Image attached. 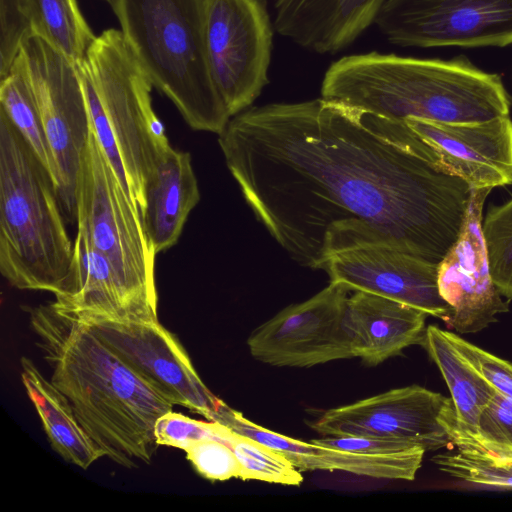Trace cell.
Instances as JSON below:
<instances>
[{
  "instance_id": "obj_28",
  "label": "cell",
  "mask_w": 512,
  "mask_h": 512,
  "mask_svg": "<svg viewBox=\"0 0 512 512\" xmlns=\"http://www.w3.org/2000/svg\"><path fill=\"white\" fill-rule=\"evenodd\" d=\"M477 446L463 453L492 460H512V398L495 392L477 421Z\"/></svg>"
},
{
  "instance_id": "obj_29",
  "label": "cell",
  "mask_w": 512,
  "mask_h": 512,
  "mask_svg": "<svg viewBox=\"0 0 512 512\" xmlns=\"http://www.w3.org/2000/svg\"><path fill=\"white\" fill-rule=\"evenodd\" d=\"M438 469L467 483L512 490V460H492L458 451L432 458Z\"/></svg>"
},
{
  "instance_id": "obj_2",
  "label": "cell",
  "mask_w": 512,
  "mask_h": 512,
  "mask_svg": "<svg viewBox=\"0 0 512 512\" xmlns=\"http://www.w3.org/2000/svg\"><path fill=\"white\" fill-rule=\"evenodd\" d=\"M50 381L104 457L126 468L149 464L155 423L174 405L129 369L74 313L54 301L28 309Z\"/></svg>"
},
{
  "instance_id": "obj_14",
  "label": "cell",
  "mask_w": 512,
  "mask_h": 512,
  "mask_svg": "<svg viewBox=\"0 0 512 512\" xmlns=\"http://www.w3.org/2000/svg\"><path fill=\"white\" fill-rule=\"evenodd\" d=\"M491 188L471 189L457 240L438 264L440 295L451 308L447 326L479 332L509 310L491 278L483 235L482 210Z\"/></svg>"
},
{
  "instance_id": "obj_27",
  "label": "cell",
  "mask_w": 512,
  "mask_h": 512,
  "mask_svg": "<svg viewBox=\"0 0 512 512\" xmlns=\"http://www.w3.org/2000/svg\"><path fill=\"white\" fill-rule=\"evenodd\" d=\"M482 235L493 283L502 296L512 300V198L489 210Z\"/></svg>"
},
{
  "instance_id": "obj_1",
  "label": "cell",
  "mask_w": 512,
  "mask_h": 512,
  "mask_svg": "<svg viewBox=\"0 0 512 512\" xmlns=\"http://www.w3.org/2000/svg\"><path fill=\"white\" fill-rule=\"evenodd\" d=\"M218 142L257 220L304 267L362 244L439 264L459 236L471 188L404 120L272 103L232 117Z\"/></svg>"
},
{
  "instance_id": "obj_18",
  "label": "cell",
  "mask_w": 512,
  "mask_h": 512,
  "mask_svg": "<svg viewBox=\"0 0 512 512\" xmlns=\"http://www.w3.org/2000/svg\"><path fill=\"white\" fill-rule=\"evenodd\" d=\"M31 35L46 39L77 63L96 36L76 0H0V77Z\"/></svg>"
},
{
  "instance_id": "obj_3",
  "label": "cell",
  "mask_w": 512,
  "mask_h": 512,
  "mask_svg": "<svg viewBox=\"0 0 512 512\" xmlns=\"http://www.w3.org/2000/svg\"><path fill=\"white\" fill-rule=\"evenodd\" d=\"M322 98L394 120L474 123L508 116L510 100L499 75L461 56L418 59L370 52L328 68Z\"/></svg>"
},
{
  "instance_id": "obj_7",
  "label": "cell",
  "mask_w": 512,
  "mask_h": 512,
  "mask_svg": "<svg viewBox=\"0 0 512 512\" xmlns=\"http://www.w3.org/2000/svg\"><path fill=\"white\" fill-rule=\"evenodd\" d=\"M75 222L108 260L145 319L158 320L156 253L138 206L110 165L91 125L77 181Z\"/></svg>"
},
{
  "instance_id": "obj_8",
  "label": "cell",
  "mask_w": 512,
  "mask_h": 512,
  "mask_svg": "<svg viewBox=\"0 0 512 512\" xmlns=\"http://www.w3.org/2000/svg\"><path fill=\"white\" fill-rule=\"evenodd\" d=\"M12 64L24 74L39 111L56 167L64 215L76 221V189L90 118L77 62L46 39L31 35Z\"/></svg>"
},
{
  "instance_id": "obj_10",
  "label": "cell",
  "mask_w": 512,
  "mask_h": 512,
  "mask_svg": "<svg viewBox=\"0 0 512 512\" xmlns=\"http://www.w3.org/2000/svg\"><path fill=\"white\" fill-rule=\"evenodd\" d=\"M206 45L214 85L232 118L269 82L272 26L266 0H208Z\"/></svg>"
},
{
  "instance_id": "obj_13",
  "label": "cell",
  "mask_w": 512,
  "mask_h": 512,
  "mask_svg": "<svg viewBox=\"0 0 512 512\" xmlns=\"http://www.w3.org/2000/svg\"><path fill=\"white\" fill-rule=\"evenodd\" d=\"M350 292L330 282L308 300L282 309L249 335L250 354L271 366L294 368L354 358L343 327Z\"/></svg>"
},
{
  "instance_id": "obj_25",
  "label": "cell",
  "mask_w": 512,
  "mask_h": 512,
  "mask_svg": "<svg viewBox=\"0 0 512 512\" xmlns=\"http://www.w3.org/2000/svg\"><path fill=\"white\" fill-rule=\"evenodd\" d=\"M0 110L6 114L48 170L55 185L56 167L44 126L30 86L15 64L0 77Z\"/></svg>"
},
{
  "instance_id": "obj_26",
  "label": "cell",
  "mask_w": 512,
  "mask_h": 512,
  "mask_svg": "<svg viewBox=\"0 0 512 512\" xmlns=\"http://www.w3.org/2000/svg\"><path fill=\"white\" fill-rule=\"evenodd\" d=\"M226 443L240 463L239 479L288 486H299L303 482L301 471L279 451L230 429Z\"/></svg>"
},
{
  "instance_id": "obj_16",
  "label": "cell",
  "mask_w": 512,
  "mask_h": 512,
  "mask_svg": "<svg viewBox=\"0 0 512 512\" xmlns=\"http://www.w3.org/2000/svg\"><path fill=\"white\" fill-rule=\"evenodd\" d=\"M430 145L444 167L471 189L512 184V120L508 116L474 123L404 119Z\"/></svg>"
},
{
  "instance_id": "obj_11",
  "label": "cell",
  "mask_w": 512,
  "mask_h": 512,
  "mask_svg": "<svg viewBox=\"0 0 512 512\" xmlns=\"http://www.w3.org/2000/svg\"><path fill=\"white\" fill-rule=\"evenodd\" d=\"M456 423L451 398L410 385L328 409L308 424L323 436L383 438L427 452L453 445Z\"/></svg>"
},
{
  "instance_id": "obj_12",
  "label": "cell",
  "mask_w": 512,
  "mask_h": 512,
  "mask_svg": "<svg viewBox=\"0 0 512 512\" xmlns=\"http://www.w3.org/2000/svg\"><path fill=\"white\" fill-rule=\"evenodd\" d=\"M375 23L400 46L505 47L512 0H387Z\"/></svg>"
},
{
  "instance_id": "obj_19",
  "label": "cell",
  "mask_w": 512,
  "mask_h": 512,
  "mask_svg": "<svg viewBox=\"0 0 512 512\" xmlns=\"http://www.w3.org/2000/svg\"><path fill=\"white\" fill-rule=\"evenodd\" d=\"M427 316L399 301L354 291L346 301L343 327L354 357L376 366L412 345H421Z\"/></svg>"
},
{
  "instance_id": "obj_22",
  "label": "cell",
  "mask_w": 512,
  "mask_h": 512,
  "mask_svg": "<svg viewBox=\"0 0 512 512\" xmlns=\"http://www.w3.org/2000/svg\"><path fill=\"white\" fill-rule=\"evenodd\" d=\"M54 297L57 306L76 314L148 321L118 280L108 260L78 225L71 269Z\"/></svg>"
},
{
  "instance_id": "obj_15",
  "label": "cell",
  "mask_w": 512,
  "mask_h": 512,
  "mask_svg": "<svg viewBox=\"0 0 512 512\" xmlns=\"http://www.w3.org/2000/svg\"><path fill=\"white\" fill-rule=\"evenodd\" d=\"M331 283L387 297L448 321L451 308L438 288V264L384 244H362L330 257Z\"/></svg>"
},
{
  "instance_id": "obj_4",
  "label": "cell",
  "mask_w": 512,
  "mask_h": 512,
  "mask_svg": "<svg viewBox=\"0 0 512 512\" xmlns=\"http://www.w3.org/2000/svg\"><path fill=\"white\" fill-rule=\"evenodd\" d=\"M74 241L48 170L0 110V271L21 290L54 296L66 281Z\"/></svg>"
},
{
  "instance_id": "obj_5",
  "label": "cell",
  "mask_w": 512,
  "mask_h": 512,
  "mask_svg": "<svg viewBox=\"0 0 512 512\" xmlns=\"http://www.w3.org/2000/svg\"><path fill=\"white\" fill-rule=\"evenodd\" d=\"M77 65L92 130L142 216L147 178L171 146L152 106L154 86L120 29L96 35Z\"/></svg>"
},
{
  "instance_id": "obj_6",
  "label": "cell",
  "mask_w": 512,
  "mask_h": 512,
  "mask_svg": "<svg viewBox=\"0 0 512 512\" xmlns=\"http://www.w3.org/2000/svg\"><path fill=\"white\" fill-rule=\"evenodd\" d=\"M153 86L193 129L219 134L230 121L206 45L208 0H108Z\"/></svg>"
},
{
  "instance_id": "obj_30",
  "label": "cell",
  "mask_w": 512,
  "mask_h": 512,
  "mask_svg": "<svg viewBox=\"0 0 512 512\" xmlns=\"http://www.w3.org/2000/svg\"><path fill=\"white\" fill-rule=\"evenodd\" d=\"M227 432L228 428L218 422L195 420L173 410L160 416L155 423L157 444L182 450L203 439L226 443Z\"/></svg>"
},
{
  "instance_id": "obj_34",
  "label": "cell",
  "mask_w": 512,
  "mask_h": 512,
  "mask_svg": "<svg viewBox=\"0 0 512 512\" xmlns=\"http://www.w3.org/2000/svg\"><path fill=\"white\" fill-rule=\"evenodd\" d=\"M108 1V0H107Z\"/></svg>"
},
{
  "instance_id": "obj_17",
  "label": "cell",
  "mask_w": 512,
  "mask_h": 512,
  "mask_svg": "<svg viewBox=\"0 0 512 512\" xmlns=\"http://www.w3.org/2000/svg\"><path fill=\"white\" fill-rule=\"evenodd\" d=\"M212 421L279 451L301 472L343 471L374 479L412 481L426 452L421 447H415L394 454L373 455L323 447L261 427L225 402Z\"/></svg>"
},
{
  "instance_id": "obj_24",
  "label": "cell",
  "mask_w": 512,
  "mask_h": 512,
  "mask_svg": "<svg viewBox=\"0 0 512 512\" xmlns=\"http://www.w3.org/2000/svg\"><path fill=\"white\" fill-rule=\"evenodd\" d=\"M21 380L52 448L66 461L89 468L104 457L76 418L67 399L26 356L20 359Z\"/></svg>"
},
{
  "instance_id": "obj_31",
  "label": "cell",
  "mask_w": 512,
  "mask_h": 512,
  "mask_svg": "<svg viewBox=\"0 0 512 512\" xmlns=\"http://www.w3.org/2000/svg\"><path fill=\"white\" fill-rule=\"evenodd\" d=\"M184 451L193 468L207 480L227 481L240 476L241 466L236 455L220 440H199Z\"/></svg>"
},
{
  "instance_id": "obj_20",
  "label": "cell",
  "mask_w": 512,
  "mask_h": 512,
  "mask_svg": "<svg viewBox=\"0 0 512 512\" xmlns=\"http://www.w3.org/2000/svg\"><path fill=\"white\" fill-rule=\"evenodd\" d=\"M387 0H275L276 31L317 53L351 44L376 18Z\"/></svg>"
},
{
  "instance_id": "obj_23",
  "label": "cell",
  "mask_w": 512,
  "mask_h": 512,
  "mask_svg": "<svg viewBox=\"0 0 512 512\" xmlns=\"http://www.w3.org/2000/svg\"><path fill=\"white\" fill-rule=\"evenodd\" d=\"M421 345L441 372L456 412L452 442L458 451L477 446L478 417L496 390L467 362L449 341L446 330L426 327Z\"/></svg>"
},
{
  "instance_id": "obj_9",
  "label": "cell",
  "mask_w": 512,
  "mask_h": 512,
  "mask_svg": "<svg viewBox=\"0 0 512 512\" xmlns=\"http://www.w3.org/2000/svg\"><path fill=\"white\" fill-rule=\"evenodd\" d=\"M74 314L164 399L212 421L224 401L208 389L177 336L159 320Z\"/></svg>"
},
{
  "instance_id": "obj_33",
  "label": "cell",
  "mask_w": 512,
  "mask_h": 512,
  "mask_svg": "<svg viewBox=\"0 0 512 512\" xmlns=\"http://www.w3.org/2000/svg\"><path fill=\"white\" fill-rule=\"evenodd\" d=\"M317 445L362 454H394L415 447L408 443L383 438L364 436H324L312 439Z\"/></svg>"
},
{
  "instance_id": "obj_32",
  "label": "cell",
  "mask_w": 512,
  "mask_h": 512,
  "mask_svg": "<svg viewBox=\"0 0 512 512\" xmlns=\"http://www.w3.org/2000/svg\"><path fill=\"white\" fill-rule=\"evenodd\" d=\"M446 335L467 362L499 393L512 398V363L470 343L453 332Z\"/></svg>"
},
{
  "instance_id": "obj_21",
  "label": "cell",
  "mask_w": 512,
  "mask_h": 512,
  "mask_svg": "<svg viewBox=\"0 0 512 512\" xmlns=\"http://www.w3.org/2000/svg\"><path fill=\"white\" fill-rule=\"evenodd\" d=\"M142 222L156 254L174 246L200 200L188 152L170 146L156 160L144 190Z\"/></svg>"
}]
</instances>
